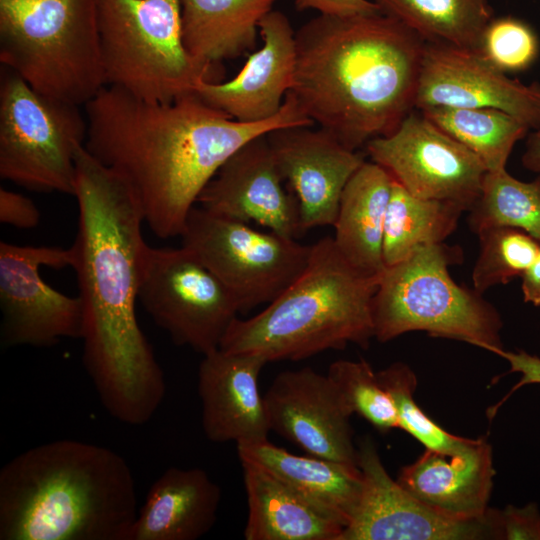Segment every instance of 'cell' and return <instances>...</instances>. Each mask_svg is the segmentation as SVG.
I'll use <instances>...</instances> for the list:
<instances>
[{
	"mask_svg": "<svg viewBox=\"0 0 540 540\" xmlns=\"http://www.w3.org/2000/svg\"><path fill=\"white\" fill-rule=\"evenodd\" d=\"M87 120L79 106L34 90L11 69L0 77V176L37 192L74 196L76 151Z\"/></svg>",
	"mask_w": 540,
	"mask_h": 540,
	"instance_id": "cell-9",
	"label": "cell"
},
{
	"mask_svg": "<svg viewBox=\"0 0 540 540\" xmlns=\"http://www.w3.org/2000/svg\"><path fill=\"white\" fill-rule=\"evenodd\" d=\"M98 29L107 85L138 98L172 102L223 76L186 49L180 0H98Z\"/></svg>",
	"mask_w": 540,
	"mask_h": 540,
	"instance_id": "cell-8",
	"label": "cell"
},
{
	"mask_svg": "<svg viewBox=\"0 0 540 540\" xmlns=\"http://www.w3.org/2000/svg\"><path fill=\"white\" fill-rule=\"evenodd\" d=\"M497 355L504 358L509 363V372L521 374L518 383L511 389L508 395L502 399V401L506 400L511 393L524 385L540 384V358L538 356L531 355L523 350L514 352L505 349L501 350Z\"/></svg>",
	"mask_w": 540,
	"mask_h": 540,
	"instance_id": "cell-38",
	"label": "cell"
},
{
	"mask_svg": "<svg viewBox=\"0 0 540 540\" xmlns=\"http://www.w3.org/2000/svg\"><path fill=\"white\" fill-rule=\"evenodd\" d=\"M540 178V177H539Z\"/></svg>",
	"mask_w": 540,
	"mask_h": 540,
	"instance_id": "cell-41",
	"label": "cell"
},
{
	"mask_svg": "<svg viewBox=\"0 0 540 540\" xmlns=\"http://www.w3.org/2000/svg\"><path fill=\"white\" fill-rule=\"evenodd\" d=\"M74 196L78 230L71 246L82 303V362L106 411L128 425L155 414L166 383L136 316L147 246L140 205L127 184L80 146Z\"/></svg>",
	"mask_w": 540,
	"mask_h": 540,
	"instance_id": "cell-1",
	"label": "cell"
},
{
	"mask_svg": "<svg viewBox=\"0 0 540 540\" xmlns=\"http://www.w3.org/2000/svg\"><path fill=\"white\" fill-rule=\"evenodd\" d=\"M263 399L271 431L308 455L357 464L352 415L327 375L311 367L280 372Z\"/></svg>",
	"mask_w": 540,
	"mask_h": 540,
	"instance_id": "cell-16",
	"label": "cell"
},
{
	"mask_svg": "<svg viewBox=\"0 0 540 540\" xmlns=\"http://www.w3.org/2000/svg\"><path fill=\"white\" fill-rule=\"evenodd\" d=\"M138 300L171 340L206 355L220 342L240 307L221 280L189 249L146 246Z\"/></svg>",
	"mask_w": 540,
	"mask_h": 540,
	"instance_id": "cell-11",
	"label": "cell"
},
{
	"mask_svg": "<svg viewBox=\"0 0 540 540\" xmlns=\"http://www.w3.org/2000/svg\"><path fill=\"white\" fill-rule=\"evenodd\" d=\"M221 497L203 469L170 467L147 492L129 540H197L213 528Z\"/></svg>",
	"mask_w": 540,
	"mask_h": 540,
	"instance_id": "cell-23",
	"label": "cell"
},
{
	"mask_svg": "<svg viewBox=\"0 0 540 540\" xmlns=\"http://www.w3.org/2000/svg\"><path fill=\"white\" fill-rule=\"evenodd\" d=\"M380 384L390 395L398 417V428L419 441L425 449L455 452L470 441L453 435L434 422L414 399L417 377L403 362H395L377 372Z\"/></svg>",
	"mask_w": 540,
	"mask_h": 540,
	"instance_id": "cell-33",
	"label": "cell"
},
{
	"mask_svg": "<svg viewBox=\"0 0 540 540\" xmlns=\"http://www.w3.org/2000/svg\"><path fill=\"white\" fill-rule=\"evenodd\" d=\"M426 43L478 50L494 18L490 0H372Z\"/></svg>",
	"mask_w": 540,
	"mask_h": 540,
	"instance_id": "cell-27",
	"label": "cell"
},
{
	"mask_svg": "<svg viewBox=\"0 0 540 540\" xmlns=\"http://www.w3.org/2000/svg\"><path fill=\"white\" fill-rule=\"evenodd\" d=\"M72 248L0 242L1 343L5 347H50L81 338L82 303L54 289L41 267H72Z\"/></svg>",
	"mask_w": 540,
	"mask_h": 540,
	"instance_id": "cell-12",
	"label": "cell"
},
{
	"mask_svg": "<svg viewBox=\"0 0 540 540\" xmlns=\"http://www.w3.org/2000/svg\"><path fill=\"white\" fill-rule=\"evenodd\" d=\"M420 111L475 154L487 172L506 169L514 146L530 132L515 117L493 108L430 107Z\"/></svg>",
	"mask_w": 540,
	"mask_h": 540,
	"instance_id": "cell-29",
	"label": "cell"
},
{
	"mask_svg": "<svg viewBox=\"0 0 540 540\" xmlns=\"http://www.w3.org/2000/svg\"><path fill=\"white\" fill-rule=\"evenodd\" d=\"M266 363L256 354L221 349L203 355L197 389L202 428L210 441L238 444L268 439L271 430L258 389Z\"/></svg>",
	"mask_w": 540,
	"mask_h": 540,
	"instance_id": "cell-20",
	"label": "cell"
},
{
	"mask_svg": "<svg viewBox=\"0 0 540 540\" xmlns=\"http://www.w3.org/2000/svg\"><path fill=\"white\" fill-rule=\"evenodd\" d=\"M493 108L540 128V82L526 84L491 64L479 50L425 43L415 109Z\"/></svg>",
	"mask_w": 540,
	"mask_h": 540,
	"instance_id": "cell-15",
	"label": "cell"
},
{
	"mask_svg": "<svg viewBox=\"0 0 540 540\" xmlns=\"http://www.w3.org/2000/svg\"><path fill=\"white\" fill-rule=\"evenodd\" d=\"M460 260L461 252L442 242L420 246L385 267L372 301L374 338L385 343L407 332L425 331L496 355L503 350V323L496 308L449 273V266Z\"/></svg>",
	"mask_w": 540,
	"mask_h": 540,
	"instance_id": "cell-7",
	"label": "cell"
},
{
	"mask_svg": "<svg viewBox=\"0 0 540 540\" xmlns=\"http://www.w3.org/2000/svg\"><path fill=\"white\" fill-rule=\"evenodd\" d=\"M40 211L25 195L0 189V222L20 229H31L40 222Z\"/></svg>",
	"mask_w": 540,
	"mask_h": 540,
	"instance_id": "cell-36",
	"label": "cell"
},
{
	"mask_svg": "<svg viewBox=\"0 0 540 540\" xmlns=\"http://www.w3.org/2000/svg\"><path fill=\"white\" fill-rule=\"evenodd\" d=\"M464 211L452 202L417 197L392 178L383 232L385 266L401 262L420 246L444 242Z\"/></svg>",
	"mask_w": 540,
	"mask_h": 540,
	"instance_id": "cell-28",
	"label": "cell"
},
{
	"mask_svg": "<svg viewBox=\"0 0 540 540\" xmlns=\"http://www.w3.org/2000/svg\"><path fill=\"white\" fill-rule=\"evenodd\" d=\"M365 147L371 161L417 197L452 202L469 211L480 196L487 173L483 163L420 110Z\"/></svg>",
	"mask_w": 540,
	"mask_h": 540,
	"instance_id": "cell-13",
	"label": "cell"
},
{
	"mask_svg": "<svg viewBox=\"0 0 540 540\" xmlns=\"http://www.w3.org/2000/svg\"><path fill=\"white\" fill-rule=\"evenodd\" d=\"M521 162L525 169L540 174V128L527 135Z\"/></svg>",
	"mask_w": 540,
	"mask_h": 540,
	"instance_id": "cell-40",
	"label": "cell"
},
{
	"mask_svg": "<svg viewBox=\"0 0 540 540\" xmlns=\"http://www.w3.org/2000/svg\"><path fill=\"white\" fill-rule=\"evenodd\" d=\"M85 112L86 150L127 184L161 239L181 236L202 190L243 145L278 128L314 124L291 93L277 115L254 123L232 119L196 93L151 102L109 85Z\"/></svg>",
	"mask_w": 540,
	"mask_h": 540,
	"instance_id": "cell-2",
	"label": "cell"
},
{
	"mask_svg": "<svg viewBox=\"0 0 540 540\" xmlns=\"http://www.w3.org/2000/svg\"><path fill=\"white\" fill-rule=\"evenodd\" d=\"M477 235L480 250L472 283L480 294L521 277L540 252V242L520 229L494 227Z\"/></svg>",
	"mask_w": 540,
	"mask_h": 540,
	"instance_id": "cell-31",
	"label": "cell"
},
{
	"mask_svg": "<svg viewBox=\"0 0 540 540\" xmlns=\"http://www.w3.org/2000/svg\"><path fill=\"white\" fill-rule=\"evenodd\" d=\"M521 278L524 301L534 306H540V252Z\"/></svg>",
	"mask_w": 540,
	"mask_h": 540,
	"instance_id": "cell-39",
	"label": "cell"
},
{
	"mask_svg": "<svg viewBox=\"0 0 540 540\" xmlns=\"http://www.w3.org/2000/svg\"><path fill=\"white\" fill-rule=\"evenodd\" d=\"M392 176L379 164L364 162L346 184L334 223V243L344 259L358 271L380 276L384 221Z\"/></svg>",
	"mask_w": 540,
	"mask_h": 540,
	"instance_id": "cell-24",
	"label": "cell"
},
{
	"mask_svg": "<svg viewBox=\"0 0 540 540\" xmlns=\"http://www.w3.org/2000/svg\"><path fill=\"white\" fill-rule=\"evenodd\" d=\"M379 278L358 271L333 237H323L311 245L304 270L267 307L232 321L219 349L256 354L268 363L299 361L350 343L367 348Z\"/></svg>",
	"mask_w": 540,
	"mask_h": 540,
	"instance_id": "cell-5",
	"label": "cell"
},
{
	"mask_svg": "<svg viewBox=\"0 0 540 540\" xmlns=\"http://www.w3.org/2000/svg\"><path fill=\"white\" fill-rule=\"evenodd\" d=\"M495 470L492 448L484 438L470 439L458 451L425 449L401 468L397 482L434 510L459 520L484 518Z\"/></svg>",
	"mask_w": 540,
	"mask_h": 540,
	"instance_id": "cell-21",
	"label": "cell"
},
{
	"mask_svg": "<svg viewBox=\"0 0 540 540\" xmlns=\"http://www.w3.org/2000/svg\"><path fill=\"white\" fill-rule=\"evenodd\" d=\"M236 445L241 464L263 470L344 527L348 525L363 485L357 464L295 455L268 439Z\"/></svg>",
	"mask_w": 540,
	"mask_h": 540,
	"instance_id": "cell-22",
	"label": "cell"
},
{
	"mask_svg": "<svg viewBox=\"0 0 540 540\" xmlns=\"http://www.w3.org/2000/svg\"><path fill=\"white\" fill-rule=\"evenodd\" d=\"M278 170L298 202L302 232L334 225L343 190L365 162L324 129L290 126L266 134Z\"/></svg>",
	"mask_w": 540,
	"mask_h": 540,
	"instance_id": "cell-17",
	"label": "cell"
},
{
	"mask_svg": "<svg viewBox=\"0 0 540 540\" xmlns=\"http://www.w3.org/2000/svg\"><path fill=\"white\" fill-rule=\"evenodd\" d=\"M228 288L240 313L270 303L304 270L311 245L194 207L180 236Z\"/></svg>",
	"mask_w": 540,
	"mask_h": 540,
	"instance_id": "cell-10",
	"label": "cell"
},
{
	"mask_svg": "<svg viewBox=\"0 0 540 540\" xmlns=\"http://www.w3.org/2000/svg\"><path fill=\"white\" fill-rule=\"evenodd\" d=\"M0 62L42 94L86 105L107 86L98 0H0Z\"/></svg>",
	"mask_w": 540,
	"mask_h": 540,
	"instance_id": "cell-6",
	"label": "cell"
},
{
	"mask_svg": "<svg viewBox=\"0 0 540 540\" xmlns=\"http://www.w3.org/2000/svg\"><path fill=\"white\" fill-rule=\"evenodd\" d=\"M498 539L504 540H540V513L537 505L528 504L517 508L507 506L497 511Z\"/></svg>",
	"mask_w": 540,
	"mask_h": 540,
	"instance_id": "cell-35",
	"label": "cell"
},
{
	"mask_svg": "<svg viewBox=\"0 0 540 540\" xmlns=\"http://www.w3.org/2000/svg\"><path fill=\"white\" fill-rule=\"evenodd\" d=\"M263 46L227 82H201L195 93L232 119L254 123L280 111L290 91L296 63L295 32L288 17L271 10L259 23Z\"/></svg>",
	"mask_w": 540,
	"mask_h": 540,
	"instance_id": "cell-19",
	"label": "cell"
},
{
	"mask_svg": "<svg viewBox=\"0 0 540 540\" xmlns=\"http://www.w3.org/2000/svg\"><path fill=\"white\" fill-rule=\"evenodd\" d=\"M478 50L505 73L522 72L537 60L540 43L534 29L513 17H494L486 26Z\"/></svg>",
	"mask_w": 540,
	"mask_h": 540,
	"instance_id": "cell-34",
	"label": "cell"
},
{
	"mask_svg": "<svg viewBox=\"0 0 540 540\" xmlns=\"http://www.w3.org/2000/svg\"><path fill=\"white\" fill-rule=\"evenodd\" d=\"M197 203L219 216L255 222L295 239L302 233L298 202L284 187L266 134L237 150L202 190Z\"/></svg>",
	"mask_w": 540,
	"mask_h": 540,
	"instance_id": "cell-18",
	"label": "cell"
},
{
	"mask_svg": "<svg viewBox=\"0 0 540 540\" xmlns=\"http://www.w3.org/2000/svg\"><path fill=\"white\" fill-rule=\"evenodd\" d=\"M299 11L315 9L320 14L353 16L381 12L378 5L370 0H295Z\"/></svg>",
	"mask_w": 540,
	"mask_h": 540,
	"instance_id": "cell-37",
	"label": "cell"
},
{
	"mask_svg": "<svg viewBox=\"0 0 540 540\" xmlns=\"http://www.w3.org/2000/svg\"><path fill=\"white\" fill-rule=\"evenodd\" d=\"M276 0H180L181 28L188 52L222 66L255 48L257 30Z\"/></svg>",
	"mask_w": 540,
	"mask_h": 540,
	"instance_id": "cell-26",
	"label": "cell"
},
{
	"mask_svg": "<svg viewBox=\"0 0 540 540\" xmlns=\"http://www.w3.org/2000/svg\"><path fill=\"white\" fill-rule=\"evenodd\" d=\"M248 503L246 540H339L344 526L282 482L241 464Z\"/></svg>",
	"mask_w": 540,
	"mask_h": 540,
	"instance_id": "cell-25",
	"label": "cell"
},
{
	"mask_svg": "<svg viewBox=\"0 0 540 540\" xmlns=\"http://www.w3.org/2000/svg\"><path fill=\"white\" fill-rule=\"evenodd\" d=\"M469 211L468 223L476 234L494 227H512L540 242V178L525 182L506 169L487 172L480 196Z\"/></svg>",
	"mask_w": 540,
	"mask_h": 540,
	"instance_id": "cell-30",
	"label": "cell"
},
{
	"mask_svg": "<svg viewBox=\"0 0 540 540\" xmlns=\"http://www.w3.org/2000/svg\"><path fill=\"white\" fill-rule=\"evenodd\" d=\"M137 514L132 471L107 447L55 440L0 470V540H129Z\"/></svg>",
	"mask_w": 540,
	"mask_h": 540,
	"instance_id": "cell-4",
	"label": "cell"
},
{
	"mask_svg": "<svg viewBox=\"0 0 540 540\" xmlns=\"http://www.w3.org/2000/svg\"><path fill=\"white\" fill-rule=\"evenodd\" d=\"M295 41L289 92L348 149L390 135L415 109L426 42L397 19L319 14Z\"/></svg>",
	"mask_w": 540,
	"mask_h": 540,
	"instance_id": "cell-3",
	"label": "cell"
},
{
	"mask_svg": "<svg viewBox=\"0 0 540 540\" xmlns=\"http://www.w3.org/2000/svg\"><path fill=\"white\" fill-rule=\"evenodd\" d=\"M357 465L362 491L339 540L498 539L496 510L481 519L459 520L427 506L389 476L369 437L357 448Z\"/></svg>",
	"mask_w": 540,
	"mask_h": 540,
	"instance_id": "cell-14",
	"label": "cell"
},
{
	"mask_svg": "<svg viewBox=\"0 0 540 540\" xmlns=\"http://www.w3.org/2000/svg\"><path fill=\"white\" fill-rule=\"evenodd\" d=\"M327 376L351 415L363 417L380 433L398 428L393 401L367 361L337 360L329 366Z\"/></svg>",
	"mask_w": 540,
	"mask_h": 540,
	"instance_id": "cell-32",
	"label": "cell"
}]
</instances>
